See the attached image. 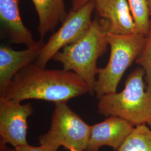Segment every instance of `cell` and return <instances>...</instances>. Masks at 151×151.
Wrapping results in <instances>:
<instances>
[{
  "mask_svg": "<svg viewBox=\"0 0 151 151\" xmlns=\"http://www.w3.org/2000/svg\"><path fill=\"white\" fill-rule=\"evenodd\" d=\"M88 92L85 81L73 71L46 69L34 62L15 76L0 97L17 103L30 99L67 103Z\"/></svg>",
  "mask_w": 151,
  "mask_h": 151,
  "instance_id": "1",
  "label": "cell"
},
{
  "mask_svg": "<svg viewBox=\"0 0 151 151\" xmlns=\"http://www.w3.org/2000/svg\"><path fill=\"white\" fill-rule=\"evenodd\" d=\"M108 22L95 18L86 34L75 43L65 46L52 60L62 63L65 70H71L85 81L90 95L95 94L98 58L108 50Z\"/></svg>",
  "mask_w": 151,
  "mask_h": 151,
  "instance_id": "2",
  "label": "cell"
},
{
  "mask_svg": "<svg viewBox=\"0 0 151 151\" xmlns=\"http://www.w3.org/2000/svg\"><path fill=\"white\" fill-rule=\"evenodd\" d=\"M144 78V70L137 68L127 77L122 91L99 99L98 113L119 116L134 127L147 124L151 119V91H145Z\"/></svg>",
  "mask_w": 151,
  "mask_h": 151,
  "instance_id": "3",
  "label": "cell"
},
{
  "mask_svg": "<svg viewBox=\"0 0 151 151\" xmlns=\"http://www.w3.org/2000/svg\"><path fill=\"white\" fill-rule=\"evenodd\" d=\"M110 55L107 65L99 68L95 93L97 99L116 92L125 70L135 60L146 43V37L134 32L129 34L108 33Z\"/></svg>",
  "mask_w": 151,
  "mask_h": 151,
  "instance_id": "4",
  "label": "cell"
},
{
  "mask_svg": "<svg viewBox=\"0 0 151 151\" xmlns=\"http://www.w3.org/2000/svg\"><path fill=\"white\" fill-rule=\"evenodd\" d=\"M91 127L67 103H54L50 129L39 137V141L40 145L57 150L63 146L83 151L86 149Z\"/></svg>",
  "mask_w": 151,
  "mask_h": 151,
  "instance_id": "5",
  "label": "cell"
},
{
  "mask_svg": "<svg viewBox=\"0 0 151 151\" xmlns=\"http://www.w3.org/2000/svg\"><path fill=\"white\" fill-rule=\"evenodd\" d=\"M95 1H90L79 9L70 10L60 29L45 43L35 63L45 68L47 63L65 46L75 43L83 38L91 27Z\"/></svg>",
  "mask_w": 151,
  "mask_h": 151,
  "instance_id": "6",
  "label": "cell"
},
{
  "mask_svg": "<svg viewBox=\"0 0 151 151\" xmlns=\"http://www.w3.org/2000/svg\"><path fill=\"white\" fill-rule=\"evenodd\" d=\"M33 112L31 103L0 97V142L15 148L27 145V119Z\"/></svg>",
  "mask_w": 151,
  "mask_h": 151,
  "instance_id": "7",
  "label": "cell"
},
{
  "mask_svg": "<svg viewBox=\"0 0 151 151\" xmlns=\"http://www.w3.org/2000/svg\"><path fill=\"white\" fill-rule=\"evenodd\" d=\"M134 128L127 120L110 115L102 122L92 125L86 151H98L106 146L118 151Z\"/></svg>",
  "mask_w": 151,
  "mask_h": 151,
  "instance_id": "8",
  "label": "cell"
},
{
  "mask_svg": "<svg viewBox=\"0 0 151 151\" xmlns=\"http://www.w3.org/2000/svg\"><path fill=\"white\" fill-rule=\"evenodd\" d=\"M45 42L40 38L34 45L15 50L7 45L0 47V97L2 96L15 76L27 65L34 63Z\"/></svg>",
  "mask_w": 151,
  "mask_h": 151,
  "instance_id": "9",
  "label": "cell"
},
{
  "mask_svg": "<svg viewBox=\"0 0 151 151\" xmlns=\"http://www.w3.org/2000/svg\"><path fill=\"white\" fill-rule=\"evenodd\" d=\"M95 9L97 15L108 22L109 33L135 32V22L127 0H96Z\"/></svg>",
  "mask_w": 151,
  "mask_h": 151,
  "instance_id": "10",
  "label": "cell"
},
{
  "mask_svg": "<svg viewBox=\"0 0 151 151\" xmlns=\"http://www.w3.org/2000/svg\"><path fill=\"white\" fill-rule=\"evenodd\" d=\"M20 0H0V19L12 43L27 47L34 45L35 41L30 30L22 21L19 5Z\"/></svg>",
  "mask_w": 151,
  "mask_h": 151,
  "instance_id": "11",
  "label": "cell"
},
{
  "mask_svg": "<svg viewBox=\"0 0 151 151\" xmlns=\"http://www.w3.org/2000/svg\"><path fill=\"white\" fill-rule=\"evenodd\" d=\"M38 14V32L44 38L53 32L57 25L64 22L68 13L64 0H32Z\"/></svg>",
  "mask_w": 151,
  "mask_h": 151,
  "instance_id": "12",
  "label": "cell"
},
{
  "mask_svg": "<svg viewBox=\"0 0 151 151\" xmlns=\"http://www.w3.org/2000/svg\"><path fill=\"white\" fill-rule=\"evenodd\" d=\"M118 151H151V129L146 124L134 127Z\"/></svg>",
  "mask_w": 151,
  "mask_h": 151,
  "instance_id": "13",
  "label": "cell"
},
{
  "mask_svg": "<svg viewBox=\"0 0 151 151\" xmlns=\"http://www.w3.org/2000/svg\"><path fill=\"white\" fill-rule=\"evenodd\" d=\"M135 22V32L146 37L149 30L150 12L146 0H127Z\"/></svg>",
  "mask_w": 151,
  "mask_h": 151,
  "instance_id": "14",
  "label": "cell"
},
{
  "mask_svg": "<svg viewBox=\"0 0 151 151\" xmlns=\"http://www.w3.org/2000/svg\"><path fill=\"white\" fill-rule=\"evenodd\" d=\"M145 70V82L146 90L151 91V19L148 32L146 36V43L140 53L135 60Z\"/></svg>",
  "mask_w": 151,
  "mask_h": 151,
  "instance_id": "15",
  "label": "cell"
},
{
  "mask_svg": "<svg viewBox=\"0 0 151 151\" xmlns=\"http://www.w3.org/2000/svg\"><path fill=\"white\" fill-rule=\"evenodd\" d=\"M16 149L17 151H57V149L44 145L36 147L27 145L17 147Z\"/></svg>",
  "mask_w": 151,
  "mask_h": 151,
  "instance_id": "16",
  "label": "cell"
},
{
  "mask_svg": "<svg viewBox=\"0 0 151 151\" xmlns=\"http://www.w3.org/2000/svg\"><path fill=\"white\" fill-rule=\"evenodd\" d=\"M96 0H72V9L71 10L76 11L83 6L86 5L90 1H95Z\"/></svg>",
  "mask_w": 151,
  "mask_h": 151,
  "instance_id": "17",
  "label": "cell"
},
{
  "mask_svg": "<svg viewBox=\"0 0 151 151\" xmlns=\"http://www.w3.org/2000/svg\"><path fill=\"white\" fill-rule=\"evenodd\" d=\"M0 151H17L16 148H10L7 146V144L0 142Z\"/></svg>",
  "mask_w": 151,
  "mask_h": 151,
  "instance_id": "18",
  "label": "cell"
},
{
  "mask_svg": "<svg viewBox=\"0 0 151 151\" xmlns=\"http://www.w3.org/2000/svg\"><path fill=\"white\" fill-rule=\"evenodd\" d=\"M147 1V4L148 7V10L150 12V15L151 17V0H146Z\"/></svg>",
  "mask_w": 151,
  "mask_h": 151,
  "instance_id": "19",
  "label": "cell"
},
{
  "mask_svg": "<svg viewBox=\"0 0 151 151\" xmlns=\"http://www.w3.org/2000/svg\"><path fill=\"white\" fill-rule=\"evenodd\" d=\"M70 151H82L81 150H76L75 148H70V150H69Z\"/></svg>",
  "mask_w": 151,
  "mask_h": 151,
  "instance_id": "20",
  "label": "cell"
},
{
  "mask_svg": "<svg viewBox=\"0 0 151 151\" xmlns=\"http://www.w3.org/2000/svg\"><path fill=\"white\" fill-rule=\"evenodd\" d=\"M147 124H148V125L150 126V127L151 128V119L149 121V122Z\"/></svg>",
  "mask_w": 151,
  "mask_h": 151,
  "instance_id": "21",
  "label": "cell"
}]
</instances>
